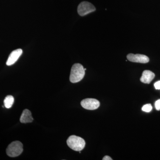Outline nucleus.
I'll list each match as a JSON object with an SVG mask.
<instances>
[{"mask_svg": "<svg viewBox=\"0 0 160 160\" xmlns=\"http://www.w3.org/2000/svg\"><path fill=\"white\" fill-rule=\"evenodd\" d=\"M154 87L156 89H160V81H158L155 83Z\"/></svg>", "mask_w": 160, "mask_h": 160, "instance_id": "13", "label": "nucleus"}, {"mask_svg": "<svg viewBox=\"0 0 160 160\" xmlns=\"http://www.w3.org/2000/svg\"><path fill=\"white\" fill-rule=\"evenodd\" d=\"M20 122L22 123H30L33 121L31 112L27 109L23 110L22 113L20 118Z\"/></svg>", "mask_w": 160, "mask_h": 160, "instance_id": "9", "label": "nucleus"}, {"mask_svg": "<svg viewBox=\"0 0 160 160\" xmlns=\"http://www.w3.org/2000/svg\"><path fill=\"white\" fill-rule=\"evenodd\" d=\"M85 75V70L83 66L81 64L76 63L72 67L69 80L72 83L78 82L82 80Z\"/></svg>", "mask_w": 160, "mask_h": 160, "instance_id": "1", "label": "nucleus"}, {"mask_svg": "<svg viewBox=\"0 0 160 160\" xmlns=\"http://www.w3.org/2000/svg\"><path fill=\"white\" fill-rule=\"evenodd\" d=\"M95 10L94 6L91 3L87 2H82L79 5L78 8V13L81 16H84Z\"/></svg>", "mask_w": 160, "mask_h": 160, "instance_id": "4", "label": "nucleus"}, {"mask_svg": "<svg viewBox=\"0 0 160 160\" xmlns=\"http://www.w3.org/2000/svg\"><path fill=\"white\" fill-rule=\"evenodd\" d=\"M81 105L84 109L88 110H95L100 106V103L98 100L93 98H86L81 102Z\"/></svg>", "mask_w": 160, "mask_h": 160, "instance_id": "5", "label": "nucleus"}, {"mask_svg": "<svg viewBox=\"0 0 160 160\" xmlns=\"http://www.w3.org/2000/svg\"><path fill=\"white\" fill-rule=\"evenodd\" d=\"M103 160H112V159L110 157H109V156H106L104 157V158H103Z\"/></svg>", "mask_w": 160, "mask_h": 160, "instance_id": "14", "label": "nucleus"}, {"mask_svg": "<svg viewBox=\"0 0 160 160\" xmlns=\"http://www.w3.org/2000/svg\"><path fill=\"white\" fill-rule=\"evenodd\" d=\"M22 50L21 49L13 50L9 55L6 62V65L8 66H10L14 64L18 61L20 57L22 55Z\"/></svg>", "mask_w": 160, "mask_h": 160, "instance_id": "7", "label": "nucleus"}, {"mask_svg": "<svg viewBox=\"0 0 160 160\" xmlns=\"http://www.w3.org/2000/svg\"><path fill=\"white\" fill-rule=\"evenodd\" d=\"M23 151L22 144L19 141H15L8 146L6 153L10 157H16L21 155Z\"/></svg>", "mask_w": 160, "mask_h": 160, "instance_id": "3", "label": "nucleus"}, {"mask_svg": "<svg viewBox=\"0 0 160 160\" xmlns=\"http://www.w3.org/2000/svg\"><path fill=\"white\" fill-rule=\"evenodd\" d=\"M152 109V106L151 104H146L144 105L142 108V110L145 112H150Z\"/></svg>", "mask_w": 160, "mask_h": 160, "instance_id": "11", "label": "nucleus"}, {"mask_svg": "<svg viewBox=\"0 0 160 160\" xmlns=\"http://www.w3.org/2000/svg\"><path fill=\"white\" fill-rule=\"evenodd\" d=\"M155 107L157 110H160V99L158 100L155 102Z\"/></svg>", "mask_w": 160, "mask_h": 160, "instance_id": "12", "label": "nucleus"}, {"mask_svg": "<svg viewBox=\"0 0 160 160\" xmlns=\"http://www.w3.org/2000/svg\"><path fill=\"white\" fill-rule=\"evenodd\" d=\"M127 58L129 61L132 62L147 63L149 62V58L144 55L129 53L127 56Z\"/></svg>", "mask_w": 160, "mask_h": 160, "instance_id": "6", "label": "nucleus"}, {"mask_svg": "<svg viewBox=\"0 0 160 160\" xmlns=\"http://www.w3.org/2000/svg\"><path fill=\"white\" fill-rule=\"evenodd\" d=\"M14 98L11 95H8L6 97L4 101V106L7 109L11 108L14 103Z\"/></svg>", "mask_w": 160, "mask_h": 160, "instance_id": "10", "label": "nucleus"}, {"mask_svg": "<svg viewBox=\"0 0 160 160\" xmlns=\"http://www.w3.org/2000/svg\"><path fill=\"white\" fill-rule=\"evenodd\" d=\"M154 77L155 74L153 72L149 70H145L143 71L140 81L145 84H149Z\"/></svg>", "mask_w": 160, "mask_h": 160, "instance_id": "8", "label": "nucleus"}, {"mask_svg": "<svg viewBox=\"0 0 160 160\" xmlns=\"http://www.w3.org/2000/svg\"><path fill=\"white\" fill-rule=\"evenodd\" d=\"M67 144L68 146L76 151H81L86 146L85 140L79 137L72 135L69 137L67 140Z\"/></svg>", "mask_w": 160, "mask_h": 160, "instance_id": "2", "label": "nucleus"}]
</instances>
